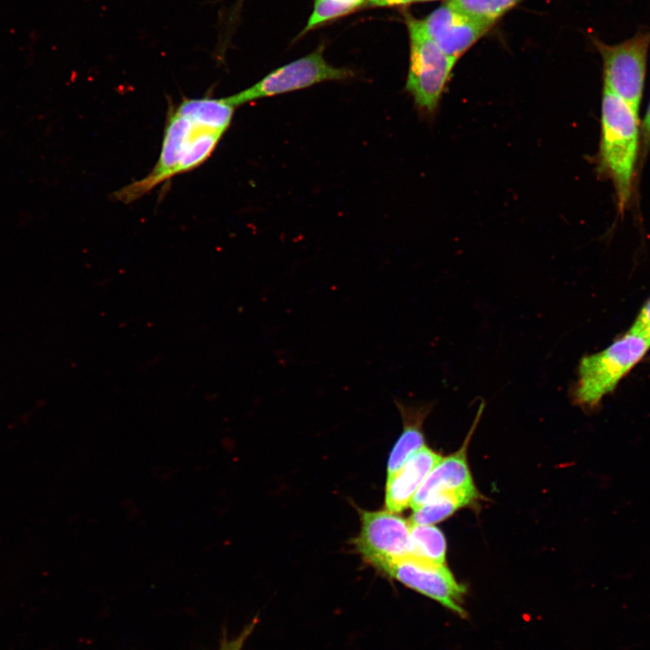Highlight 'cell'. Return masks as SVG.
<instances>
[{
    "instance_id": "obj_15",
    "label": "cell",
    "mask_w": 650,
    "mask_h": 650,
    "mask_svg": "<svg viewBox=\"0 0 650 650\" xmlns=\"http://www.w3.org/2000/svg\"><path fill=\"white\" fill-rule=\"evenodd\" d=\"M411 555L437 564L446 562V541L432 525L411 523Z\"/></svg>"
},
{
    "instance_id": "obj_10",
    "label": "cell",
    "mask_w": 650,
    "mask_h": 650,
    "mask_svg": "<svg viewBox=\"0 0 650 650\" xmlns=\"http://www.w3.org/2000/svg\"><path fill=\"white\" fill-rule=\"evenodd\" d=\"M441 459L438 453L424 446L398 471L387 477L386 510L397 513L410 506L424 478Z\"/></svg>"
},
{
    "instance_id": "obj_18",
    "label": "cell",
    "mask_w": 650,
    "mask_h": 650,
    "mask_svg": "<svg viewBox=\"0 0 650 650\" xmlns=\"http://www.w3.org/2000/svg\"><path fill=\"white\" fill-rule=\"evenodd\" d=\"M257 620L254 619L248 623L240 633L231 639L226 636L222 637L218 650H242L243 646L255 627Z\"/></svg>"
},
{
    "instance_id": "obj_9",
    "label": "cell",
    "mask_w": 650,
    "mask_h": 650,
    "mask_svg": "<svg viewBox=\"0 0 650 650\" xmlns=\"http://www.w3.org/2000/svg\"><path fill=\"white\" fill-rule=\"evenodd\" d=\"M421 22L428 36L457 60L495 24L464 12L449 1Z\"/></svg>"
},
{
    "instance_id": "obj_2",
    "label": "cell",
    "mask_w": 650,
    "mask_h": 650,
    "mask_svg": "<svg viewBox=\"0 0 650 650\" xmlns=\"http://www.w3.org/2000/svg\"><path fill=\"white\" fill-rule=\"evenodd\" d=\"M649 348L644 336L628 331L607 348L583 356L571 392L574 403L584 410L599 406L603 397L615 389Z\"/></svg>"
},
{
    "instance_id": "obj_4",
    "label": "cell",
    "mask_w": 650,
    "mask_h": 650,
    "mask_svg": "<svg viewBox=\"0 0 650 650\" xmlns=\"http://www.w3.org/2000/svg\"><path fill=\"white\" fill-rule=\"evenodd\" d=\"M355 77L347 67H335L323 56V48L281 66L253 86L233 96L228 101L235 107L264 98L310 88L325 81H339Z\"/></svg>"
},
{
    "instance_id": "obj_5",
    "label": "cell",
    "mask_w": 650,
    "mask_h": 650,
    "mask_svg": "<svg viewBox=\"0 0 650 650\" xmlns=\"http://www.w3.org/2000/svg\"><path fill=\"white\" fill-rule=\"evenodd\" d=\"M650 32L621 43L597 42L603 60L604 88L625 100L636 113L644 89Z\"/></svg>"
},
{
    "instance_id": "obj_23",
    "label": "cell",
    "mask_w": 650,
    "mask_h": 650,
    "mask_svg": "<svg viewBox=\"0 0 650 650\" xmlns=\"http://www.w3.org/2000/svg\"><path fill=\"white\" fill-rule=\"evenodd\" d=\"M431 1H438V0H417V2H431ZM450 1V0H448Z\"/></svg>"
},
{
    "instance_id": "obj_8",
    "label": "cell",
    "mask_w": 650,
    "mask_h": 650,
    "mask_svg": "<svg viewBox=\"0 0 650 650\" xmlns=\"http://www.w3.org/2000/svg\"><path fill=\"white\" fill-rule=\"evenodd\" d=\"M411 522L397 514L362 511L356 547L362 557L380 571L388 562L411 555Z\"/></svg>"
},
{
    "instance_id": "obj_12",
    "label": "cell",
    "mask_w": 650,
    "mask_h": 650,
    "mask_svg": "<svg viewBox=\"0 0 650 650\" xmlns=\"http://www.w3.org/2000/svg\"><path fill=\"white\" fill-rule=\"evenodd\" d=\"M404 421V431L390 453L387 463V477L398 471L406 461L424 447L421 430L422 419L429 412L428 406L408 407L395 401Z\"/></svg>"
},
{
    "instance_id": "obj_3",
    "label": "cell",
    "mask_w": 650,
    "mask_h": 650,
    "mask_svg": "<svg viewBox=\"0 0 650 650\" xmlns=\"http://www.w3.org/2000/svg\"><path fill=\"white\" fill-rule=\"evenodd\" d=\"M410 59L405 88L417 108L432 115L437 109L457 60L446 54L426 33L419 19L406 14Z\"/></svg>"
},
{
    "instance_id": "obj_13",
    "label": "cell",
    "mask_w": 650,
    "mask_h": 650,
    "mask_svg": "<svg viewBox=\"0 0 650 650\" xmlns=\"http://www.w3.org/2000/svg\"><path fill=\"white\" fill-rule=\"evenodd\" d=\"M234 109L227 98H204L185 99L175 111L195 122L226 132L231 124Z\"/></svg>"
},
{
    "instance_id": "obj_6",
    "label": "cell",
    "mask_w": 650,
    "mask_h": 650,
    "mask_svg": "<svg viewBox=\"0 0 650 650\" xmlns=\"http://www.w3.org/2000/svg\"><path fill=\"white\" fill-rule=\"evenodd\" d=\"M207 126L172 109L168 114L161 153L152 172L144 179L116 191L115 199L124 203L132 202L158 184L181 173V165L193 140Z\"/></svg>"
},
{
    "instance_id": "obj_17",
    "label": "cell",
    "mask_w": 650,
    "mask_h": 650,
    "mask_svg": "<svg viewBox=\"0 0 650 650\" xmlns=\"http://www.w3.org/2000/svg\"><path fill=\"white\" fill-rule=\"evenodd\" d=\"M524 0H450L458 8L474 16L497 23L506 13Z\"/></svg>"
},
{
    "instance_id": "obj_1",
    "label": "cell",
    "mask_w": 650,
    "mask_h": 650,
    "mask_svg": "<svg viewBox=\"0 0 650 650\" xmlns=\"http://www.w3.org/2000/svg\"><path fill=\"white\" fill-rule=\"evenodd\" d=\"M638 113L625 100L604 88L601 101L599 170L614 186L619 211L633 190L638 153Z\"/></svg>"
},
{
    "instance_id": "obj_21",
    "label": "cell",
    "mask_w": 650,
    "mask_h": 650,
    "mask_svg": "<svg viewBox=\"0 0 650 650\" xmlns=\"http://www.w3.org/2000/svg\"><path fill=\"white\" fill-rule=\"evenodd\" d=\"M417 2V0H367L366 5L374 7L402 6Z\"/></svg>"
},
{
    "instance_id": "obj_11",
    "label": "cell",
    "mask_w": 650,
    "mask_h": 650,
    "mask_svg": "<svg viewBox=\"0 0 650 650\" xmlns=\"http://www.w3.org/2000/svg\"><path fill=\"white\" fill-rule=\"evenodd\" d=\"M467 442L456 453L442 458L431 470L412 500L413 509L443 492L477 489L467 461Z\"/></svg>"
},
{
    "instance_id": "obj_20",
    "label": "cell",
    "mask_w": 650,
    "mask_h": 650,
    "mask_svg": "<svg viewBox=\"0 0 650 650\" xmlns=\"http://www.w3.org/2000/svg\"><path fill=\"white\" fill-rule=\"evenodd\" d=\"M641 133L642 145L644 147V152L646 153V151L650 148V103L643 120Z\"/></svg>"
},
{
    "instance_id": "obj_7",
    "label": "cell",
    "mask_w": 650,
    "mask_h": 650,
    "mask_svg": "<svg viewBox=\"0 0 650 650\" xmlns=\"http://www.w3.org/2000/svg\"><path fill=\"white\" fill-rule=\"evenodd\" d=\"M380 571L460 617L466 616L461 606L465 588L455 580L446 564L408 555L388 562Z\"/></svg>"
},
{
    "instance_id": "obj_22",
    "label": "cell",
    "mask_w": 650,
    "mask_h": 650,
    "mask_svg": "<svg viewBox=\"0 0 650 650\" xmlns=\"http://www.w3.org/2000/svg\"><path fill=\"white\" fill-rule=\"evenodd\" d=\"M643 336L646 339V340L648 341V343L650 345V327L647 329V330L645 332V334Z\"/></svg>"
},
{
    "instance_id": "obj_16",
    "label": "cell",
    "mask_w": 650,
    "mask_h": 650,
    "mask_svg": "<svg viewBox=\"0 0 650 650\" xmlns=\"http://www.w3.org/2000/svg\"><path fill=\"white\" fill-rule=\"evenodd\" d=\"M367 0H314L313 10L300 35L329 21L344 16L366 4Z\"/></svg>"
},
{
    "instance_id": "obj_19",
    "label": "cell",
    "mask_w": 650,
    "mask_h": 650,
    "mask_svg": "<svg viewBox=\"0 0 650 650\" xmlns=\"http://www.w3.org/2000/svg\"><path fill=\"white\" fill-rule=\"evenodd\" d=\"M650 327V298L641 309L629 332L644 335Z\"/></svg>"
},
{
    "instance_id": "obj_14",
    "label": "cell",
    "mask_w": 650,
    "mask_h": 650,
    "mask_svg": "<svg viewBox=\"0 0 650 650\" xmlns=\"http://www.w3.org/2000/svg\"><path fill=\"white\" fill-rule=\"evenodd\" d=\"M478 498V490L443 492L413 509L411 523L433 525L451 515L458 509Z\"/></svg>"
}]
</instances>
